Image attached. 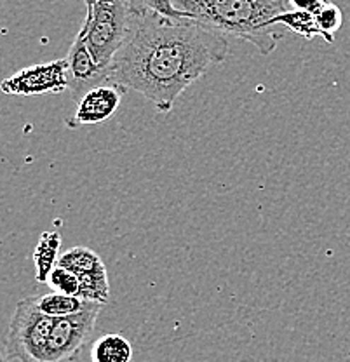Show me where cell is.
<instances>
[{"label":"cell","instance_id":"obj_17","mask_svg":"<svg viewBox=\"0 0 350 362\" xmlns=\"http://www.w3.org/2000/svg\"><path fill=\"white\" fill-rule=\"evenodd\" d=\"M329 0H289V9L315 14Z\"/></svg>","mask_w":350,"mask_h":362},{"label":"cell","instance_id":"obj_6","mask_svg":"<svg viewBox=\"0 0 350 362\" xmlns=\"http://www.w3.org/2000/svg\"><path fill=\"white\" fill-rule=\"evenodd\" d=\"M58 265L74 272L81 281L78 298L93 303L107 305L110 301V282L103 259L89 247H71L63 252Z\"/></svg>","mask_w":350,"mask_h":362},{"label":"cell","instance_id":"obj_10","mask_svg":"<svg viewBox=\"0 0 350 362\" xmlns=\"http://www.w3.org/2000/svg\"><path fill=\"white\" fill-rule=\"evenodd\" d=\"M62 246V235L58 232H44L40 235L39 244L33 251V263H35V277L39 282H47L49 275L58 265V251Z\"/></svg>","mask_w":350,"mask_h":362},{"label":"cell","instance_id":"obj_14","mask_svg":"<svg viewBox=\"0 0 350 362\" xmlns=\"http://www.w3.org/2000/svg\"><path fill=\"white\" fill-rule=\"evenodd\" d=\"M315 23H317V28L321 32V37L326 40L327 44L334 42V35H337L338 30L342 28V23H344V14L342 9L334 4L326 2L317 13L314 14Z\"/></svg>","mask_w":350,"mask_h":362},{"label":"cell","instance_id":"obj_5","mask_svg":"<svg viewBox=\"0 0 350 362\" xmlns=\"http://www.w3.org/2000/svg\"><path fill=\"white\" fill-rule=\"evenodd\" d=\"M101 308V303L89 301L88 307L78 314L56 319L44 362H69L75 359L84 343L91 338Z\"/></svg>","mask_w":350,"mask_h":362},{"label":"cell","instance_id":"obj_3","mask_svg":"<svg viewBox=\"0 0 350 362\" xmlns=\"http://www.w3.org/2000/svg\"><path fill=\"white\" fill-rule=\"evenodd\" d=\"M133 7L129 0H96L93 11L86 14L81 37L89 54L101 66H110L129 33Z\"/></svg>","mask_w":350,"mask_h":362},{"label":"cell","instance_id":"obj_19","mask_svg":"<svg viewBox=\"0 0 350 362\" xmlns=\"http://www.w3.org/2000/svg\"><path fill=\"white\" fill-rule=\"evenodd\" d=\"M84 4H86V14H89L93 11V7H94V4H96V0H84Z\"/></svg>","mask_w":350,"mask_h":362},{"label":"cell","instance_id":"obj_16","mask_svg":"<svg viewBox=\"0 0 350 362\" xmlns=\"http://www.w3.org/2000/svg\"><path fill=\"white\" fill-rule=\"evenodd\" d=\"M131 7H133L134 13H141V11H153V13L164 14V16L171 18H182L185 16L183 13H180L175 6H173V0H129Z\"/></svg>","mask_w":350,"mask_h":362},{"label":"cell","instance_id":"obj_20","mask_svg":"<svg viewBox=\"0 0 350 362\" xmlns=\"http://www.w3.org/2000/svg\"><path fill=\"white\" fill-rule=\"evenodd\" d=\"M173 2H176V0H173ZM277 4H279L281 7H284L286 11H289V0H276Z\"/></svg>","mask_w":350,"mask_h":362},{"label":"cell","instance_id":"obj_2","mask_svg":"<svg viewBox=\"0 0 350 362\" xmlns=\"http://www.w3.org/2000/svg\"><path fill=\"white\" fill-rule=\"evenodd\" d=\"M173 6L221 35L253 44L263 56L276 51L284 37L282 26L270 25L286 11L276 0H176Z\"/></svg>","mask_w":350,"mask_h":362},{"label":"cell","instance_id":"obj_4","mask_svg":"<svg viewBox=\"0 0 350 362\" xmlns=\"http://www.w3.org/2000/svg\"><path fill=\"white\" fill-rule=\"evenodd\" d=\"M56 319L39 310L33 298L21 300L14 308L6 349L11 359L44 362L46 349Z\"/></svg>","mask_w":350,"mask_h":362},{"label":"cell","instance_id":"obj_8","mask_svg":"<svg viewBox=\"0 0 350 362\" xmlns=\"http://www.w3.org/2000/svg\"><path fill=\"white\" fill-rule=\"evenodd\" d=\"M66 77H69V90L74 100H81L86 93L98 86L110 84V66L98 65L89 54L86 42L81 37H75L69 56H66Z\"/></svg>","mask_w":350,"mask_h":362},{"label":"cell","instance_id":"obj_11","mask_svg":"<svg viewBox=\"0 0 350 362\" xmlns=\"http://www.w3.org/2000/svg\"><path fill=\"white\" fill-rule=\"evenodd\" d=\"M91 357L93 362H131L133 346L122 334H105L94 341Z\"/></svg>","mask_w":350,"mask_h":362},{"label":"cell","instance_id":"obj_7","mask_svg":"<svg viewBox=\"0 0 350 362\" xmlns=\"http://www.w3.org/2000/svg\"><path fill=\"white\" fill-rule=\"evenodd\" d=\"M66 59L23 68L0 84V90L11 96H33V94L63 93L69 89Z\"/></svg>","mask_w":350,"mask_h":362},{"label":"cell","instance_id":"obj_12","mask_svg":"<svg viewBox=\"0 0 350 362\" xmlns=\"http://www.w3.org/2000/svg\"><path fill=\"white\" fill-rule=\"evenodd\" d=\"M37 307L42 314H46L52 319H62L84 310L89 301L81 300L78 296H69L62 293H47L42 296H33Z\"/></svg>","mask_w":350,"mask_h":362},{"label":"cell","instance_id":"obj_15","mask_svg":"<svg viewBox=\"0 0 350 362\" xmlns=\"http://www.w3.org/2000/svg\"><path fill=\"white\" fill-rule=\"evenodd\" d=\"M47 284L54 293L69 294V296H78L81 293V281L74 272L62 265H56L47 279Z\"/></svg>","mask_w":350,"mask_h":362},{"label":"cell","instance_id":"obj_1","mask_svg":"<svg viewBox=\"0 0 350 362\" xmlns=\"http://www.w3.org/2000/svg\"><path fill=\"white\" fill-rule=\"evenodd\" d=\"M227 54L228 37L190 18L133 11L129 33L110 63V82L169 113L183 90Z\"/></svg>","mask_w":350,"mask_h":362},{"label":"cell","instance_id":"obj_13","mask_svg":"<svg viewBox=\"0 0 350 362\" xmlns=\"http://www.w3.org/2000/svg\"><path fill=\"white\" fill-rule=\"evenodd\" d=\"M270 25L282 26V28L298 33V35H302L308 40L315 39V37H321V32H319L314 14L303 13V11H284V13L277 14V16L270 21Z\"/></svg>","mask_w":350,"mask_h":362},{"label":"cell","instance_id":"obj_9","mask_svg":"<svg viewBox=\"0 0 350 362\" xmlns=\"http://www.w3.org/2000/svg\"><path fill=\"white\" fill-rule=\"evenodd\" d=\"M126 93V88L114 82L91 89L77 101V110L71 119H66V126L77 129L82 126H96L105 122L119 110Z\"/></svg>","mask_w":350,"mask_h":362},{"label":"cell","instance_id":"obj_18","mask_svg":"<svg viewBox=\"0 0 350 362\" xmlns=\"http://www.w3.org/2000/svg\"><path fill=\"white\" fill-rule=\"evenodd\" d=\"M0 362H11V357H9V354H7V349L2 345H0Z\"/></svg>","mask_w":350,"mask_h":362}]
</instances>
